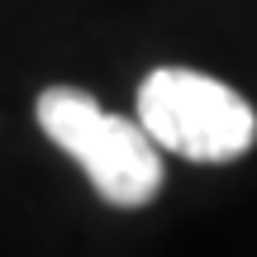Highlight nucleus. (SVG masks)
Instances as JSON below:
<instances>
[{
  "label": "nucleus",
  "instance_id": "2",
  "mask_svg": "<svg viewBox=\"0 0 257 257\" xmlns=\"http://www.w3.org/2000/svg\"><path fill=\"white\" fill-rule=\"evenodd\" d=\"M138 119L162 153L186 162H233L257 143V110L233 86L191 67H157L138 86Z\"/></svg>",
  "mask_w": 257,
  "mask_h": 257
},
{
  "label": "nucleus",
  "instance_id": "1",
  "mask_svg": "<svg viewBox=\"0 0 257 257\" xmlns=\"http://www.w3.org/2000/svg\"><path fill=\"white\" fill-rule=\"evenodd\" d=\"M38 128L48 143L76 157L95 195L119 210H138L162 191V148L143 119H124L95 105V95L76 86H48L38 95Z\"/></svg>",
  "mask_w": 257,
  "mask_h": 257
}]
</instances>
